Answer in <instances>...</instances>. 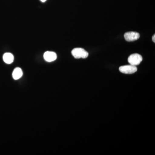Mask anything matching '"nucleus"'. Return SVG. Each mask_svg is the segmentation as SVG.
<instances>
[{
  "label": "nucleus",
  "instance_id": "obj_5",
  "mask_svg": "<svg viewBox=\"0 0 155 155\" xmlns=\"http://www.w3.org/2000/svg\"><path fill=\"white\" fill-rule=\"evenodd\" d=\"M44 58L46 61L48 62L55 61L57 58V54L54 52L47 51L44 54Z\"/></svg>",
  "mask_w": 155,
  "mask_h": 155
},
{
  "label": "nucleus",
  "instance_id": "obj_2",
  "mask_svg": "<svg viewBox=\"0 0 155 155\" xmlns=\"http://www.w3.org/2000/svg\"><path fill=\"white\" fill-rule=\"evenodd\" d=\"M143 60L142 57L138 54H134L130 55L128 58V62L130 65L136 66L139 65Z\"/></svg>",
  "mask_w": 155,
  "mask_h": 155
},
{
  "label": "nucleus",
  "instance_id": "obj_4",
  "mask_svg": "<svg viewBox=\"0 0 155 155\" xmlns=\"http://www.w3.org/2000/svg\"><path fill=\"white\" fill-rule=\"evenodd\" d=\"M140 35L138 32L130 31L126 32L124 34V38L126 41L128 42L135 41L139 38Z\"/></svg>",
  "mask_w": 155,
  "mask_h": 155
},
{
  "label": "nucleus",
  "instance_id": "obj_6",
  "mask_svg": "<svg viewBox=\"0 0 155 155\" xmlns=\"http://www.w3.org/2000/svg\"><path fill=\"white\" fill-rule=\"evenodd\" d=\"M3 60L6 64H12L14 61V56L11 53H6L3 56Z\"/></svg>",
  "mask_w": 155,
  "mask_h": 155
},
{
  "label": "nucleus",
  "instance_id": "obj_7",
  "mask_svg": "<svg viewBox=\"0 0 155 155\" xmlns=\"http://www.w3.org/2000/svg\"><path fill=\"white\" fill-rule=\"evenodd\" d=\"M22 74H23V73H22V70L21 68L17 67L14 69L13 73H12V76H13V78L15 80H18L22 77Z\"/></svg>",
  "mask_w": 155,
  "mask_h": 155
},
{
  "label": "nucleus",
  "instance_id": "obj_1",
  "mask_svg": "<svg viewBox=\"0 0 155 155\" xmlns=\"http://www.w3.org/2000/svg\"><path fill=\"white\" fill-rule=\"evenodd\" d=\"M72 54L76 59H85L88 56V53L82 48H75L72 51Z\"/></svg>",
  "mask_w": 155,
  "mask_h": 155
},
{
  "label": "nucleus",
  "instance_id": "obj_3",
  "mask_svg": "<svg viewBox=\"0 0 155 155\" xmlns=\"http://www.w3.org/2000/svg\"><path fill=\"white\" fill-rule=\"evenodd\" d=\"M119 71L122 73L126 74H131L137 71V69L136 66L132 65H125L119 67Z\"/></svg>",
  "mask_w": 155,
  "mask_h": 155
},
{
  "label": "nucleus",
  "instance_id": "obj_8",
  "mask_svg": "<svg viewBox=\"0 0 155 155\" xmlns=\"http://www.w3.org/2000/svg\"><path fill=\"white\" fill-rule=\"evenodd\" d=\"M152 40H153V41L155 43V35H154L153 36Z\"/></svg>",
  "mask_w": 155,
  "mask_h": 155
},
{
  "label": "nucleus",
  "instance_id": "obj_9",
  "mask_svg": "<svg viewBox=\"0 0 155 155\" xmlns=\"http://www.w3.org/2000/svg\"><path fill=\"white\" fill-rule=\"evenodd\" d=\"M40 1L42 2H45L47 0H40Z\"/></svg>",
  "mask_w": 155,
  "mask_h": 155
}]
</instances>
